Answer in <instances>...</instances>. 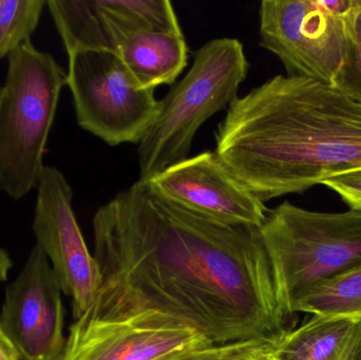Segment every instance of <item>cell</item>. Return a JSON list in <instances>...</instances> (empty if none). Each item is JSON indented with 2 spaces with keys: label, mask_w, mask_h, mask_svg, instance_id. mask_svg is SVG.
Returning <instances> with one entry per match:
<instances>
[{
  "label": "cell",
  "mask_w": 361,
  "mask_h": 360,
  "mask_svg": "<svg viewBox=\"0 0 361 360\" xmlns=\"http://www.w3.org/2000/svg\"><path fill=\"white\" fill-rule=\"evenodd\" d=\"M281 340L259 338L214 345L182 360H269L277 354Z\"/></svg>",
  "instance_id": "obj_17"
},
{
  "label": "cell",
  "mask_w": 361,
  "mask_h": 360,
  "mask_svg": "<svg viewBox=\"0 0 361 360\" xmlns=\"http://www.w3.org/2000/svg\"><path fill=\"white\" fill-rule=\"evenodd\" d=\"M33 228L63 294L72 300L74 319L80 318L102 287V273L90 253L73 209V190L59 168L46 165L37 184Z\"/></svg>",
  "instance_id": "obj_8"
},
{
  "label": "cell",
  "mask_w": 361,
  "mask_h": 360,
  "mask_svg": "<svg viewBox=\"0 0 361 360\" xmlns=\"http://www.w3.org/2000/svg\"><path fill=\"white\" fill-rule=\"evenodd\" d=\"M0 90H1V86H0Z\"/></svg>",
  "instance_id": "obj_23"
},
{
  "label": "cell",
  "mask_w": 361,
  "mask_h": 360,
  "mask_svg": "<svg viewBox=\"0 0 361 360\" xmlns=\"http://www.w3.org/2000/svg\"><path fill=\"white\" fill-rule=\"evenodd\" d=\"M150 185L187 211L228 225L261 228L269 209L223 164L216 151H203L171 165Z\"/></svg>",
  "instance_id": "obj_12"
},
{
  "label": "cell",
  "mask_w": 361,
  "mask_h": 360,
  "mask_svg": "<svg viewBox=\"0 0 361 360\" xmlns=\"http://www.w3.org/2000/svg\"><path fill=\"white\" fill-rule=\"evenodd\" d=\"M277 355L281 360H361V317L313 316L286 332Z\"/></svg>",
  "instance_id": "obj_14"
},
{
  "label": "cell",
  "mask_w": 361,
  "mask_h": 360,
  "mask_svg": "<svg viewBox=\"0 0 361 360\" xmlns=\"http://www.w3.org/2000/svg\"><path fill=\"white\" fill-rule=\"evenodd\" d=\"M248 70L237 38L209 40L195 53L186 75L159 101L158 113L140 141L139 180L148 181L188 158L200 127L237 99Z\"/></svg>",
  "instance_id": "obj_3"
},
{
  "label": "cell",
  "mask_w": 361,
  "mask_h": 360,
  "mask_svg": "<svg viewBox=\"0 0 361 360\" xmlns=\"http://www.w3.org/2000/svg\"><path fill=\"white\" fill-rule=\"evenodd\" d=\"M259 230L286 316L310 287L361 263V211L319 213L283 202Z\"/></svg>",
  "instance_id": "obj_5"
},
{
  "label": "cell",
  "mask_w": 361,
  "mask_h": 360,
  "mask_svg": "<svg viewBox=\"0 0 361 360\" xmlns=\"http://www.w3.org/2000/svg\"><path fill=\"white\" fill-rule=\"evenodd\" d=\"M67 73L32 42L8 57L0 90V190L20 200L37 187Z\"/></svg>",
  "instance_id": "obj_4"
},
{
  "label": "cell",
  "mask_w": 361,
  "mask_h": 360,
  "mask_svg": "<svg viewBox=\"0 0 361 360\" xmlns=\"http://www.w3.org/2000/svg\"><path fill=\"white\" fill-rule=\"evenodd\" d=\"M118 54L135 86L154 91L175 84L187 67L189 49L184 34L141 31L130 36Z\"/></svg>",
  "instance_id": "obj_13"
},
{
  "label": "cell",
  "mask_w": 361,
  "mask_h": 360,
  "mask_svg": "<svg viewBox=\"0 0 361 360\" xmlns=\"http://www.w3.org/2000/svg\"><path fill=\"white\" fill-rule=\"evenodd\" d=\"M0 360H21L18 351L0 325Z\"/></svg>",
  "instance_id": "obj_20"
},
{
  "label": "cell",
  "mask_w": 361,
  "mask_h": 360,
  "mask_svg": "<svg viewBox=\"0 0 361 360\" xmlns=\"http://www.w3.org/2000/svg\"><path fill=\"white\" fill-rule=\"evenodd\" d=\"M47 0H0V61L31 42Z\"/></svg>",
  "instance_id": "obj_16"
},
{
  "label": "cell",
  "mask_w": 361,
  "mask_h": 360,
  "mask_svg": "<svg viewBox=\"0 0 361 360\" xmlns=\"http://www.w3.org/2000/svg\"><path fill=\"white\" fill-rule=\"evenodd\" d=\"M348 27L349 54L335 87L361 101V0H355L348 16Z\"/></svg>",
  "instance_id": "obj_18"
},
{
  "label": "cell",
  "mask_w": 361,
  "mask_h": 360,
  "mask_svg": "<svg viewBox=\"0 0 361 360\" xmlns=\"http://www.w3.org/2000/svg\"><path fill=\"white\" fill-rule=\"evenodd\" d=\"M322 185L336 192L350 209L361 211V170L343 173L324 182Z\"/></svg>",
  "instance_id": "obj_19"
},
{
  "label": "cell",
  "mask_w": 361,
  "mask_h": 360,
  "mask_svg": "<svg viewBox=\"0 0 361 360\" xmlns=\"http://www.w3.org/2000/svg\"><path fill=\"white\" fill-rule=\"evenodd\" d=\"M295 313L322 317H361V263L310 287L290 308V314Z\"/></svg>",
  "instance_id": "obj_15"
},
{
  "label": "cell",
  "mask_w": 361,
  "mask_h": 360,
  "mask_svg": "<svg viewBox=\"0 0 361 360\" xmlns=\"http://www.w3.org/2000/svg\"><path fill=\"white\" fill-rule=\"evenodd\" d=\"M12 266V259H11L8 252L0 247V283L6 280Z\"/></svg>",
  "instance_id": "obj_21"
},
{
  "label": "cell",
  "mask_w": 361,
  "mask_h": 360,
  "mask_svg": "<svg viewBox=\"0 0 361 360\" xmlns=\"http://www.w3.org/2000/svg\"><path fill=\"white\" fill-rule=\"evenodd\" d=\"M68 57L78 126L109 146L139 144L158 113L154 91L135 86L118 53L82 50Z\"/></svg>",
  "instance_id": "obj_6"
},
{
  "label": "cell",
  "mask_w": 361,
  "mask_h": 360,
  "mask_svg": "<svg viewBox=\"0 0 361 360\" xmlns=\"http://www.w3.org/2000/svg\"><path fill=\"white\" fill-rule=\"evenodd\" d=\"M61 287L44 252L34 245L6 287L0 325L21 360H59L66 346Z\"/></svg>",
  "instance_id": "obj_9"
},
{
  "label": "cell",
  "mask_w": 361,
  "mask_h": 360,
  "mask_svg": "<svg viewBox=\"0 0 361 360\" xmlns=\"http://www.w3.org/2000/svg\"><path fill=\"white\" fill-rule=\"evenodd\" d=\"M212 346L193 328L157 314L111 323L78 319L59 360H182Z\"/></svg>",
  "instance_id": "obj_10"
},
{
  "label": "cell",
  "mask_w": 361,
  "mask_h": 360,
  "mask_svg": "<svg viewBox=\"0 0 361 360\" xmlns=\"http://www.w3.org/2000/svg\"><path fill=\"white\" fill-rule=\"evenodd\" d=\"M349 14H333L313 0H264L260 44L280 59L288 76L336 86L349 54Z\"/></svg>",
  "instance_id": "obj_7"
},
{
  "label": "cell",
  "mask_w": 361,
  "mask_h": 360,
  "mask_svg": "<svg viewBox=\"0 0 361 360\" xmlns=\"http://www.w3.org/2000/svg\"><path fill=\"white\" fill-rule=\"evenodd\" d=\"M92 228L103 281L78 319L158 314L214 345L281 340L290 330L259 228L208 219L137 180L97 209Z\"/></svg>",
  "instance_id": "obj_1"
},
{
  "label": "cell",
  "mask_w": 361,
  "mask_h": 360,
  "mask_svg": "<svg viewBox=\"0 0 361 360\" xmlns=\"http://www.w3.org/2000/svg\"><path fill=\"white\" fill-rule=\"evenodd\" d=\"M216 154L263 203L361 170V101L310 78L274 76L227 109Z\"/></svg>",
  "instance_id": "obj_2"
},
{
  "label": "cell",
  "mask_w": 361,
  "mask_h": 360,
  "mask_svg": "<svg viewBox=\"0 0 361 360\" xmlns=\"http://www.w3.org/2000/svg\"><path fill=\"white\" fill-rule=\"evenodd\" d=\"M269 360H281V359H280L279 357H278V355L276 354L275 356L271 357V359Z\"/></svg>",
  "instance_id": "obj_22"
},
{
  "label": "cell",
  "mask_w": 361,
  "mask_h": 360,
  "mask_svg": "<svg viewBox=\"0 0 361 360\" xmlns=\"http://www.w3.org/2000/svg\"><path fill=\"white\" fill-rule=\"evenodd\" d=\"M68 55L82 50L118 49L141 31L183 34L169 0H48Z\"/></svg>",
  "instance_id": "obj_11"
}]
</instances>
